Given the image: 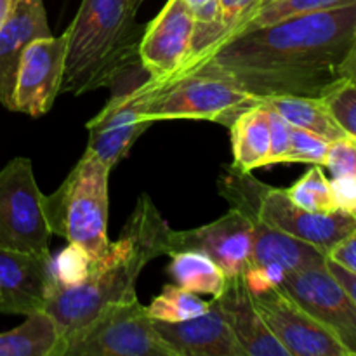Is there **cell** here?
Here are the masks:
<instances>
[{
  "label": "cell",
  "mask_w": 356,
  "mask_h": 356,
  "mask_svg": "<svg viewBox=\"0 0 356 356\" xmlns=\"http://www.w3.org/2000/svg\"><path fill=\"white\" fill-rule=\"evenodd\" d=\"M329 141L305 131V129H291V146L287 153L282 156L280 163H309V165H322L325 163Z\"/></svg>",
  "instance_id": "obj_28"
},
{
  "label": "cell",
  "mask_w": 356,
  "mask_h": 356,
  "mask_svg": "<svg viewBox=\"0 0 356 356\" xmlns=\"http://www.w3.org/2000/svg\"><path fill=\"white\" fill-rule=\"evenodd\" d=\"M325 264H327V270L330 271V275H332V277L343 285L344 291H346L348 294H350L356 301V275L351 273V271L346 270L344 266H341V264H337L336 261L329 259V257H327Z\"/></svg>",
  "instance_id": "obj_35"
},
{
  "label": "cell",
  "mask_w": 356,
  "mask_h": 356,
  "mask_svg": "<svg viewBox=\"0 0 356 356\" xmlns=\"http://www.w3.org/2000/svg\"><path fill=\"white\" fill-rule=\"evenodd\" d=\"M329 259L336 261L337 264L350 270L351 273L356 275V229L353 233L341 240L336 247L329 252Z\"/></svg>",
  "instance_id": "obj_34"
},
{
  "label": "cell",
  "mask_w": 356,
  "mask_h": 356,
  "mask_svg": "<svg viewBox=\"0 0 356 356\" xmlns=\"http://www.w3.org/2000/svg\"><path fill=\"white\" fill-rule=\"evenodd\" d=\"M245 356H291L268 329L243 275L228 277L225 291L216 296Z\"/></svg>",
  "instance_id": "obj_19"
},
{
  "label": "cell",
  "mask_w": 356,
  "mask_h": 356,
  "mask_svg": "<svg viewBox=\"0 0 356 356\" xmlns=\"http://www.w3.org/2000/svg\"><path fill=\"white\" fill-rule=\"evenodd\" d=\"M155 329L176 356H245L214 298L204 315L177 323L155 320Z\"/></svg>",
  "instance_id": "obj_17"
},
{
  "label": "cell",
  "mask_w": 356,
  "mask_h": 356,
  "mask_svg": "<svg viewBox=\"0 0 356 356\" xmlns=\"http://www.w3.org/2000/svg\"><path fill=\"white\" fill-rule=\"evenodd\" d=\"M66 65V33L40 37L23 51L13 92V110L30 117L49 113L61 94Z\"/></svg>",
  "instance_id": "obj_12"
},
{
  "label": "cell",
  "mask_w": 356,
  "mask_h": 356,
  "mask_svg": "<svg viewBox=\"0 0 356 356\" xmlns=\"http://www.w3.org/2000/svg\"><path fill=\"white\" fill-rule=\"evenodd\" d=\"M268 125H270V155H268L266 167L280 163L282 156L287 153L289 146H291L292 129V125L287 124L270 104H268Z\"/></svg>",
  "instance_id": "obj_32"
},
{
  "label": "cell",
  "mask_w": 356,
  "mask_h": 356,
  "mask_svg": "<svg viewBox=\"0 0 356 356\" xmlns=\"http://www.w3.org/2000/svg\"><path fill=\"white\" fill-rule=\"evenodd\" d=\"M146 308H148L149 316L153 320L177 323L204 315L211 308V301H204L195 292H190L174 284L163 285L162 292Z\"/></svg>",
  "instance_id": "obj_24"
},
{
  "label": "cell",
  "mask_w": 356,
  "mask_h": 356,
  "mask_svg": "<svg viewBox=\"0 0 356 356\" xmlns=\"http://www.w3.org/2000/svg\"><path fill=\"white\" fill-rule=\"evenodd\" d=\"M332 177L353 176L356 177V138L346 134L344 138L329 143L325 163Z\"/></svg>",
  "instance_id": "obj_31"
},
{
  "label": "cell",
  "mask_w": 356,
  "mask_h": 356,
  "mask_svg": "<svg viewBox=\"0 0 356 356\" xmlns=\"http://www.w3.org/2000/svg\"><path fill=\"white\" fill-rule=\"evenodd\" d=\"M110 167L86 149L72 172L52 195H45V212L52 235L83 247L94 259L110 245L108 212Z\"/></svg>",
  "instance_id": "obj_5"
},
{
  "label": "cell",
  "mask_w": 356,
  "mask_h": 356,
  "mask_svg": "<svg viewBox=\"0 0 356 356\" xmlns=\"http://www.w3.org/2000/svg\"><path fill=\"white\" fill-rule=\"evenodd\" d=\"M10 6H13V0H0V26L3 24L6 21L7 14H9Z\"/></svg>",
  "instance_id": "obj_38"
},
{
  "label": "cell",
  "mask_w": 356,
  "mask_h": 356,
  "mask_svg": "<svg viewBox=\"0 0 356 356\" xmlns=\"http://www.w3.org/2000/svg\"><path fill=\"white\" fill-rule=\"evenodd\" d=\"M280 287L337 337L356 356V301L330 275L327 264H315L287 275Z\"/></svg>",
  "instance_id": "obj_11"
},
{
  "label": "cell",
  "mask_w": 356,
  "mask_h": 356,
  "mask_svg": "<svg viewBox=\"0 0 356 356\" xmlns=\"http://www.w3.org/2000/svg\"><path fill=\"white\" fill-rule=\"evenodd\" d=\"M63 339L45 312L28 315L21 325L0 334V356H61Z\"/></svg>",
  "instance_id": "obj_21"
},
{
  "label": "cell",
  "mask_w": 356,
  "mask_h": 356,
  "mask_svg": "<svg viewBox=\"0 0 356 356\" xmlns=\"http://www.w3.org/2000/svg\"><path fill=\"white\" fill-rule=\"evenodd\" d=\"M261 6H263V0H219V17H221L222 30V37L219 44L245 30L249 21L252 19V16L259 10Z\"/></svg>",
  "instance_id": "obj_30"
},
{
  "label": "cell",
  "mask_w": 356,
  "mask_h": 356,
  "mask_svg": "<svg viewBox=\"0 0 356 356\" xmlns=\"http://www.w3.org/2000/svg\"><path fill=\"white\" fill-rule=\"evenodd\" d=\"M270 2H273V0H263V6H264V3H270ZM263 6H261V7H263Z\"/></svg>",
  "instance_id": "obj_39"
},
{
  "label": "cell",
  "mask_w": 356,
  "mask_h": 356,
  "mask_svg": "<svg viewBox=\"0 0 356 356\" xmlns=\"http://www.w3.org/2000/svg\"><path fill=\"white\" fill-rule=\"evenodd\" d=\"M152 86V79L146 75L143 82L129 86L122 92H115L103 110L87 122V149L110 169L127 156L132 145L152 125L145 115Z\"/></svg>",
  "instance_id": "obj_9"
},
{
  "label": "cell",
  "mask_w": 356,
  "mask_h": 356,
  "mask_svg": "<svg viewBox=\"0 0 356 356\" xmlns=\"http://www.w3.org/2000/svg\"><path fill=\"white\" fill-rule=\"evenodd\" d=\"M184 3H186V6L190 7L193 13H197V10L205 9V7L214 6V3H219V0H184Z\"/></svg>",
  "instance_id": "obj_37"
},
{
  "label": "cell",
  "mask_w": 356,
  "mask_h": 356,
  "mask_svg": "<svg viewBox=\"0 0 356 356\" xmlns=\"http://www.w3.org/2000/svg\"><path fill=\"white\" fill-rule=\"evenodd\" d=\"M287 197L309 212H334L339 211L334 200L330 179L323 174L322 165H313L299 177L291 188L285 190Z\"/></svg>",
  "instance_id": "obj_25"
},
{
  "label": "cell",
  "mask_w": 356,
  "mask_h": 356,
  "mask_svg": "<svg viewBox=\"0 0 356 356\" xmlns=\"http://www.w3.org/2000/svg\"><path fill=\"white\" fill-rule=\"evenodd\" d=\"M218 188L229 205L242 211L252 225V264L243 273L250 291L280 287L287 275L325 263L327 256L322 250L278 232L261 218L259 202L264 183L252 174L236 169L233 163L226 165L219 176Z\"/></svg>",
  "instance_id": "obj_4"
},
{
  "label": "cell",
  "mask_w": 356,
  "mask_h": 356,
  "mask_svg": "<svg viewBox=\"0 0 356 356\" xmlns=\"http://www.w3.org/2000/svg\"><path fill=\"white\" fill-rule=\"evenodd\" d=\"M51 256L0 247V313L33 315L44 312L54 287Z\"/></svg>",
  "instance_id": "obj_16"
},
{
  "label": "cell",
  "mask_w": 356,
  "mask_h": 356,
  "mask_svg": "<svg viewBox=\"0 0 356 356\" xmlns=\"http://www.w3.org/2000/svg\"><path fill=\"white\" fill-rule=\"evenodd\" d=\"M136 0H82L66 28L61 92L82 96L122 82L139 63L143 30ZM141 65V63H139Z\"/></svg>",
  "instance_id": "obj_3"
},
{
  "label": "cell",
  "mask_w": 356,
  "mask_h": 356,
  "mask_svg": "<svg viewBox=\"0 0 356 356\" xmlns=\"http://www.w3.org/2000/svg\"><path fill=\"white\" fill-rule=\"evenodd\" d=\"M44 0H13L0 26V104L13 110V92L21 54L33 40L49 37Z\"/></svg>",
  "instance_id": "obj_18"
},
{
  "label": "cell",
  "mask_w": 356,
  "mask_h": 356,
  "mask_svg": "<svg viewBox=\"0 0 356 356\" xmlns=\"http://www.w3.org/2000/svg\"><path fill=\"white\" fill-rule=\"evenodd\" d=\"M136 2H138V3H139V6H141V3H143V2H145V0H136Z\"/></svg>",
  "instance_id": "obj_40"
},
{
  "label": "cell",
  "mask_w": 356,
  "mask_h": 356,
  "mask_svg": "<svg viewBox=\"0 0 356 356\" xmlns=\"http://www.w3.org/2000/svg\"><path fill=\"white\" fill-rule=\"evenodd\" d=\"M252 298L268 329L291 356H350L337 337L282 287L252 292Z\"/></svg>",
  "instance_id": "obj_10"
},
{
  "label": "cell",
  "mask_w": 356,
  "mask_h": 356,
  "mask_svg": "<svg viewBox=\"0 0 356 356\" xmlns=\"http://www.w3.org/2000/svg\"><path fill=\"white\" fill-rule=\"evenodd\" d=\"M252 225L238 209L232 207L225 216L200 228L170 232V254L198 250L207 254L225 271L226 277L243 275L252 264Z\"/></svg>",
  "instance_id": "obj_14"
},
{
  "label": "cell",
  "mask_w": 356,
  "mask_h": 356,
  "mask_svg": "<svg viewBox=\"0 0 356 356\" xmlns=\"http://www.w3.org/2000/svg\"><path fill=\"white\" fill-rule=\"evenodd\" d=\"M259 214L278 232L302 240L329 256L330 250L356 229V216L344 211L309 212L296 205L285 190L264 184Z\"/></svg>",
  "instance_id": "obj_13"
},
{
  "label": "cell",
  "mask_w": 356,
  "mask_h": 356,
  "mask_svg": "<svg viewBox=\"0 0 356 356\" xmlns=\"http://www.w3.org/2000/svg\"><path fill=\"white\" fill-rule=\"evenodd\" d=\"M51 235L31 160L13 159L0 170V247L51 256Z\"/></svg>",
  "instance_id": "obj_8"
},
{
  "label": "cell",
  "mask_w": 356,
  "mask_h": 356,
  "mask_svg": "<svg viewBox=\"0 0 356 356\" xmlns=\"http://www.w3.org/2000/svg\"><path fill=\"white\" fill-rule=\"evenodd\" d=\"M232 132L233 165L243 172L266 167L270 155V125L268 104L261 101L256 106L243 111L229 125Z\"/></svg>",
  "instance_id": "obj_20"
},
{
  "label": "cell",
  "mask_w": 356,
  "mask_h": 356,
  "mask_svg": "<svg viewBox=\"0 0 356 356\" xmlns=\"http://www.w3.org/2000/svg\"><path fill=\"white\" fill-rule=\"evenodd\" d=\"M334 200L339 211L356 216V177L339 176L330 179Z\"/></svg>",
  "instance_id": "obj_33"
},
{
  "label": "cell",
  "mask_w": 356,
  "mask_h": 356,
  "mask_svg": "<svg viewBox=\"0 0 356 356\" xmlns=\"http://www.w3.org/2000/svg\"><path fill=\"white\" fill-rule=\"evenodd\" d=\"M355 35L356 2L240 31L170 79L221 76L261 101L277 96L323 97L343 82L341 66Z\"/></svg>",
  "instance_id": "obj_1"
},
{
  "label": "cell",
  "mask_w": 356,
  "mask_h": 356,
  "mask_svg": "<svg viewBox=\"0 0 356 356\" xmlns=\"http://www.w3.org/2000/svg\"><path fill=\"white\" fill-rule=\"evenodd\" d=\"M152 82L145 104V115L152 124L207 120L229 127L243 111L261 103L235 83L214 75H184L162 82L152 79Z\"/></svg>",
  "instance_id": "obj_6"
},
{
  "label": "cell",
  "mask_w": 356,
  "mask_h": 356,
  "mask_svg": "<svg viewBox=\"0 0 356 356\" xmlns=\"http://www.w3.org/2000/svg\"><path fill=\"white\" fill-rule=\"evenodd\" d=\"M355 2L356 0H273V2L259 7V10L254 14L245 30L277 23V21L287 19V17L302 16V14L339 9V7L350 6Z\"/></svg>",
  "instance_id": "obj_26"
},
{
  "label": "cell",
  "mask_w": 356,
  "mask_h": 356,
  "mask_svg": "<svg viewBox=\"0 0 356 356\" xmlns=\"http://www.w3.org/2000/svg\"><path fill=\"white\" fill-rule=\"evenodd\" d=\"M169 257L170 263L167 266V275L176 285L198 296H212V298L225 291L228 277L207 254L198 250H179L170 254Z\"/></svg>",
  "instance_id": "obj_23"
},
{
  "label": "cell",
  "mask_w": 356,
  "mask_h": 356,
  "mask_svg": "<svg viewBox=\"0 0 356 356\" xmlns=\"http://www.w3.org/2000/svg\"><path fill=\"white\" fill-rule=\"evenodd\" d=\"M264 101L292 127L305 129L329 143L346 136L322 97L277 96Z\"/></svg>",
  "instance_id": "obj_22"
},
{
  "label": "cell",
  "mask_w": 356,
  "mask_h": 356,
  "mask_svg": "<svg viewBox=\"0 0 356 356\" xmlns=\"http://www.w3.org/2000/svg\"><path fill=\"white\" fill-rule=\"evenodd\" d=\"M92 257L83 247L70 243L51 259L52 277L56 287H76L89 278ZM52 291V289H51Z\"/></svg>",
  "instance_id": "obj_27"
},
{
  "label": "cell",
  "mask_w": 356,
  "mask_h": 356,
  "mask_svg": "<svg viewBox=\"0 0 356 356\" xmlns=\"http://www.w3.org/2000/svg\"><path fill=\"white\" fill-rule=\"evenodd\" d=\"M63 356H176L138 298L108 305L66 343Z\"/></svg>",
  "instance_id": "obj_7"
},
{
  "label": "cell",
  "mask_w": 356,
  "mask_h": 356,
  "mask_svg": "<svg viewBox=\"0 0 356 356\" xmlns=\"http://www.w3.org/2000/svg\"><path fill=\"white\" fill-rule=\"evenodd\" d=\"M170 232L172 228L149 195L143 193L122 228L120 238L110 242L106 250L92 261L89 278L76 287H52L44 312L61 332L63 351L66 343L89 325L101 309L111 302L138 298L136 284L146 264L160 256H169Z\"/></svg>",
  "instance_id": "obj_2"
},
{
  "label": "cell",
  "mask_w": 356,
  "mask_h": 356,
  "mask_svg": "<svg viewBox=\"0 0 356 356\" xmlns=\"http://www.w3.org/2000/svg\"><path fill=\"white\" fill-rule=\"evenodd\" d=\"M341 76H343V80H346V82L356 86V35L350 51H348L346 59H344L343 66H341Z\"/></svg>",
  "instance_id": "obj_36"
},
{
  "label": "cell",
  "mask_w": 356,
  "mask_h": 356,
  "mask_svg": "<svg viewBox=\"0 0 356 356\" xmlns=\"http://www.w3.org/2000/svg\"><path fill=\"white\" fill-rule=\"evenodd\" d=\"M193 33V10L184 0H167L139 42V63L146 75L156 80L176 75L190 58Z\"/></svg>",
  "instance_id": "obj_15"
},
{
  "label": "cell",
  "mask_w": 356,
  "mask_h": 356,
  "mask_svg": "<svg viewBox=\"0 0 356 356\" xmlns=\"http://www.w3.org/2000/svg\"><path fill=\"white\" fill-rule=\"evenodd\" d=\"M322 99L343 131L356 138V86L343 80Z\"/></svg>",
  "instance_id": "obj_29"
}]
</instances>
